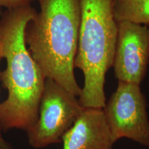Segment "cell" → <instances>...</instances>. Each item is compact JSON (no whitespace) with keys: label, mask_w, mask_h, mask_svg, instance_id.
I'll return each mask as SVG.
<instances>
[{"label":"cell","mask_w":149,"mask_h":149,"mask_svg":"<svg viewBox=\"0 0 149 149\" xmlns=\"http://www.w3.org/2000/svg\"><path fill=\"white\" fill-rule=\"evenodd\" d=\"M37 11L31 4L3 13L0 19V44L6 68L0 81L8 91L0 103V128L26 130L35 124L46 78L30 53L25 41L28 24Z\"/></svg>","instance_id":"1"},{"label":"cell","mask_w":149,"mask_h":149,"mask_svg":"<svg viewBox=\"0 0 149 149\" xmlns=\"http://www.w3.org/2000/svg\"><path fill=\"white\" fill-rule=\"evenodd\" d=\"M40 11L28 24L25 41L45 78L79 97L74 72L81 19V0H38Z\"/></svg>","instance_id":"2"},{"label":"cell","mask_w":149,"mask_h":149,"mask_svg":"<svg viewBox=\"0 0 149 149\" xmlns=\"http://www.w3.org/2000/svg\"><path fill=\"white\" fill-rule=\"evenodd\" d=\"M117 22L113 0H81V19L74 68L84 78L79 102L84 108L103 109L106 74L113 66Z\"/></svg>","instance_id":"3"},{"label":"cell","mask_w":149,"mask_h":149,"mask_svg":"<svg viewBox=\"0 0 149 149\" xmlns=\"http://www.w3.org/2000/svg\"><path fill=\"white\" fill-rule=\"evenodd\" d=\"M84 109L77 97L53 79L46 78L37 120L26 130L31 146L42 148L61 142Z\"/></svg>","instance_id":"4"},{"label":"cell","mask_w":149,"mask_h":149,"mask_svg":"<svg viewBox=\"0 0 149 149\" xmlns=\"http://www.w3.org/2000/svg\"><path fill=\"white\" fill-rule=\"evenodd\" d=\"M147 107L140 84L118 81L116 90L102 109L115 143L126 138L149 147Z\"/></svg>","instance_id":"5"},{"label":"cell","mask_w":149,"mask_h":149,"mask_svg":"<svg viewBox=\"0 0 149 149\" xmlns=\"http://www.w3.org/2000/svg\"><path fill=\"white\" fill-rule=\"evenodd\" d=\"M148 64L149 24L117 22L113 67L118 81L141 84Z\"/></svg>","instance_id":"6"},{"label":"cell","mask_w":149,"mask_h":149,"mask_svg":"<svg viewBox=\"0 0 149 149\" xmlns=\"http://www.w3.org/2000/svg\"><path fill=\"white\" fill-rule=\"evenodd\" d=\"M63 149H113L103 109L84 108L73 126L63 136Z\"/></svg>","instance_id":"7"},{"label":"cell","mask_w":149,"mask_h":149,"mask_svg":"<svg viewBox=\"0 0 149 149\" xmlns=\"http://www.w3.org/2000/svg\"><path fill=\"white\" fill-rule=\"evenodd\" d=\"M113 8L117 22L149 24V0H113Z\"/></svg>","instance_id":"8"},{"label":"cell","mask_w":149,"mask_h":149,"mask_svg":"<svg viewBox=\"0 0 149 149\" xmlns=\"http://www.w3.org/2000/svg\"><path fill=\"white\" fill-rule=\"evenodd\" d=\"M32 1L33 0H0V12L3 8H6L7 10L19 8L31 4Z\"/></svg>","instance_id":"9"},{"label":"cell","mask_w":149,"mask_h":149,"mask_svg":"<svg viewBox=\"0 0 149 149\" xmlns=\"http://www.w3.org/2000/svg\"><path fill=\"white\" fill-rule=\"evenodd\" d=\"M1 59H0V63H1ZM1 70H0V75H1ZM0 149H14L10 143L7 141L3 137L2 134H1V128H0Z\"/></svg>","instance_id":"10"},{"label":"cell","mask_w":149,"mask_h":149,"mask_svg":"<svg viewBox=\"0 0 149 149\" xmlns=\"http://www.w3.org/2000/svg\"><path fill=\"white\" fill-rule=\"evenodd\" d=\"M2 55H3V52H2V46H1V44H0V59H2V58H3Z\"/></svg>","instance_id":"11"}]
</instances>
